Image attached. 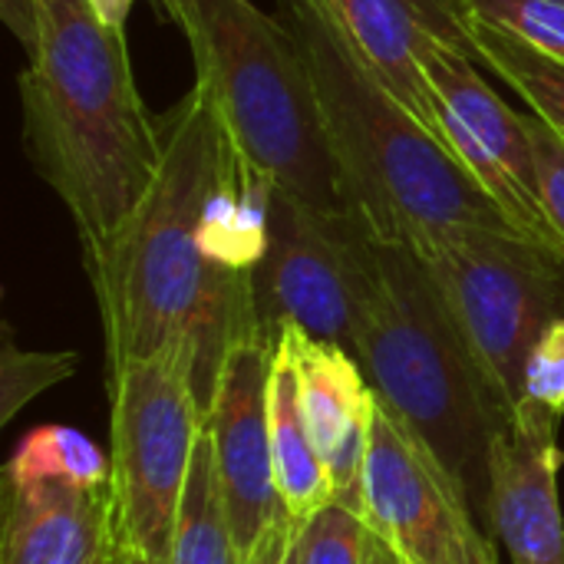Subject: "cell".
<instances>
[{
  "label": "cell",
  "instance_id": "obj_1",
  "mask_svg": "<svg viewBox=\"0 0 564 564\" xmlns=\"http://www.w3.org/2000/svg\"><path fill=\"white\" fill-rule=\"evenodd\" d=\"M159 135L162 159L149 192L96 251L83 254V268L102 324L106 373L188 347L205 410L228 350L264 330L254 271L225 268L202 248L205 205L238 165V149L202 83L159 116Z\"/></svg>",
  "mask_w": 564,
  "mask_h": 564
},
{
  "label": "cell",
  "instance_id": "obj_2",
  "mask_svg": "<svg viewBox=\"0 0 564 564\" xmlns=\"http://www.w3.org/2000/svg\"><path fill=\"white\" fill-rule=\"evenodd\" d=\"M40 36L20 73L23 149L66 205L79 251H96L142 202L159 159V119L135 86L126 30L86 0H36Z\"/></svg>",
  "mask_w": 564,
  "mask_h": 564
},
{
  "label": "cell",
  "instance_id": "obj_3",
  "mask_svg": "<svg viewBox=\"0 0 564 564\" xmlns=\"http://www.w3.org/2000/svg\"><path fill=\"white\" fill-rule=\"evenodd\" d=\"M278 17L311 73L347 208L377 241L416 248L459 225L509 228L436 129L357 53L324 0H278Z\"/></svg>",
  "mask_w": 564,
  "mask_h": 564
},
{
  "label": "cell",
  "instance_id": "obj_4",
  "mask_svg": "<svg viewBox=\"0 0 564 564\" xmlns=\"http://www.w3.org/2000/svg\"><path fill=\"white\" fill-rule=\"evenodd\" d=\"M354 357L373 390L426 436L469 496L486 502L489 443L509 413L410 245L380 241Z\"/></svg>",
  "mask_w": 564,
  "mask_h": 564
},
{
  "label": "cell",
  "instance_id": "obj_5",
  "mask_svg": "<svg viewBox=\"0 0 564 564\" xmlns=\"http://www.w3.org/2000/svg\"><path fill=\"white\" fill-rule=\"evenodd\" d=\"M185 40L238 149L281 192L330 212L347 208L304 56L254 0H195ZM350 212V208H347Z\"/></svg>",
  "mask_w": 564,
  "mask_h": 564
},
{
  "label": "cell",
  "instance_id": "obj_6",
  "mask_svg": "<svg viewBox=\"0 0 564 564\" xmlns=\"http://www.w3.org/2000/svg\"><path fill=\"white\" fill-rule=\"evenodd\" d=\"M106 393L116 552L169 564L178 502L205 426L195 354L169 347L109 370Z\"/></svg>",
  "mask_w": 564,
  "mask_h": 564
},
{
  "label": "cell",
  "instance_id": "obj_7",
  "mask_svg": "<svg viewBox=\"0 0 564 564\" xmlns=\"http://www.w3.org/2000/svg\"><path fill=\"white\" fill-rule=\"evenodd\" d=\"M436 281L502 410L522 403V370L542 330L564 317V258L516 228L459 225L413 248Z\"/></svg>",
  "mask_w": 564,
  "mask_h": 564
},
{
  "label": "cell",
  "instance_id": "obj_8",
  "mask_svg": "<svg viewBox=\"0 0 564 564\" xmlns=\"http://www.w3.org/2000/svg\"><path fill=\"white\" fill-rule=\"evenodd\" d=\"M380 241L354 212L307 205L274 185L268 248L254 271L258 314L271 337L284 324L340 344L354 334L377 281Z\"/></svg>",
  "mask_w": 564,
  "mask_h": 564
},
{
  "label": "cell",
  "instance_id": "obj_9",
  "mask_svg": "<svg viewBox=\"0 0 564 564\" xmlns=\"http://www.w3.org/2000/svg\"><path fill=\"white\" fill-rule=\"evenodd\" d=\"M360 516L403 564H499L476 525L469 489L380 393L360 482Z\"/></svg>",
  "mask_w": 564,
  "mask_h": 564
},
{
  "label": "cell",
  "instance_id": "obj_10",
  "mask_svg": "<svg viewBox=\"0 0 564 564\" xmlns=\"http://www.w3.org/2000/svg\"><path fill=\"white\" fill-rule=\"evenodd\" d=\"M420 66L436 132L463 172L489 195L509 228L562 254L539 195L529 112H516L479 73V59L453 43L430 40Z\"/></svg>",
  "mask_w": 564,
  "mask_h": 564
},
{
  "label": "cell",
  "instance_id": "obj_11",
  "mask_svg": "<svg viewBox=\"0 0 564 564\" xmlns=\"http://www.w3.org/2000/svg\"><path fill=\"white\" fill-rule=\"evenodd\" d=\"M271 360L274 337L258 330L238 340L205 406V430L215 443L218 476L228 499L238 545L248 558L258 535L288 509L281 506L271 453Z\"/></svg>",
  "mask_w": 564,
  "mask_h": 564
},
{
  "label": "cell",
  "instance_id": "obj_12",
  "mask_svg": "<svg viewBox=\"0 0 564 564\" xmlns=\"http://www.w3.org/2000/svg\"><path fill=\"white\" fill-rule=\"evenodd\" d=\"M558 423L522 403L489 443L486 512L512 564H564Z\"/></svg>",
  "mask_w": 564,
  "mask_h": 564
},
{
  "label": "cell",
  "instance_id": "obj_13",
  "mask_svg": "<svg viewBox=\"0 0 564 564\" xmlns=\"http://www.w3.org/2000/svg\"><path fill=\"white\" fill-rule=\"evenodd\" d=\"M274 344L294 367L301 413L330 476L334 499L360 509V482L377 410L373 383L347 347L321 340L297 324H284Z\"/></svg>",
  "mask_w": 564,
  "mask_h": 564
},
{
  "label": "cell",
  "instance_id": "obj_14",
  "mask_svg": "<svg viewBox=\"0 0 564 564\" xmlns=\"http://www.w3.org/2000/svg\"><path fill=\"white\" fill-rule=\"evenodd\" d=\"M344 26L357 53L377 76L433 129V99L423 76V50L430 40L453 43L476 56L469 20L459 0H324ZM440 135V132H436Z\"/></svg>",
  "mask_w": 564,
  "mask_h": 564
},
{
  "label": "cell",
  "instance_id": "obj_15",
  "mask_svg": "<svg viewBox=\"0 0 564 564\" xmlns=\"http://www.w3.org/2000/svg\"><path fill=\"white\" fill-rule=\"evenodd\" d=\"M112 552L109 486L3 479L0 564H112Z\"/></svg>",
  "mask_w": 564,
  "mask_h": 564
},
{
  "label": "cell",
  "instance_id": "obj_16",
  "mask_svg": "<svg viewBox=\"0 0 564 564\" xmlns=\"http://www.w3.org/2000/svg\"><path fill=\"white\" fill-rule=\"evenodd\" d=\"M268 410H271V453H274L278 496L288 516L294 522H304L307 516H314L334 499V489H330V476L321 463V453L301 413L294 367L278 344H274V360H271Z\"/></svg>",
  "mask_w": 564,
  "mask_h": 564
},
{
  "label": "cell",
  "instance_id": "obj_17",
  "mask_svg": "<svg viewBox=\"0 0 564 564\" xmlns=\"http://www.w3.org/2000/svg\"><path fill=\"white\" fill-rule=\"evenodd\" d=\"M169 564H245L218 476L215 443L205 426L178 502Z\"/></svg>",
  "mask_w": 564,
  "mask_h": 564
},
{
  "label": "cell",
  "instance_id": "obj_18",
  "mask_svg": "<svg viewBox=\"0 0 564 564\" xmlns=\"http://www.w3.org/2000/svg\"><path fill=\"white\" fill-rule=\"evenodd\" d=\"M476 59L492 69L539 119H545L564 139V63L542 56L506 30L469 20Z\"/></svg>",
  "mask_w": 564,
  "mask_h": 564
},
{
  "label": "cell",
  "instance_id": "obj_19",
  "mask_svg": "<svg viewBox=\"0 0 564 564\" xmlns=\"http://www.w3.org/2000/svg\"><path fill=\"white\" fill-rule=\"evenodd\" d=\"M3 479L10 482H76L109 486V456L69 426H36L13 449Z\"/></svg>",
  "mask_w": 564,
  "mask_h": 564
},
{
  "label": "cell",
  "instance_id": "obj_20",
  "mask_svg": "<svg viewBox=\"0 0 564 564\" xmlns=\"http://www.w3.org/2000/svg\"><path fill=\"white\" fill-rule=\"evenodd\" d=\"M79 367V354L73 350H20L13 340V327L3 324V350H0V423H10L17 410L36 400L43 390L69 380Z\"/></svg>",
  "mask_w": 564,
  "mask_h": 564
},
{
  "label": "cell",
  "instance_id": "obj_21",
  "mask_svg": "<svg viewBox=\"0 0 564 564\" xmlns=\"http://www.w3.org/2000/svg\"><path fill=\"white\" fill-rule=\"evenodd\" d=\"M370 529L360 509L330 499L324 509L297 522L294 562L297 564H367Z\"/></svg>",
  "mask_w": 564,
  "mask_h": 564
},
{
  "label": "cell",
  "instance_id": "obj_22",
  "mask_svg": "<svg viewBox=\"0 0 564 564\" xmlns=\"http://www.w3.org/2000/svg\"><path fill=\"white\" fill-rule=\"evenodd\" d=\"M466 20H482L549 59L564 63V0H459Z\"/></svg>",
  "mask_w": 564,
  "mask_h": 564
},
{
  "label": "cell",
  "instance_id": "obj_23",
  "mask_svg": "<svg viewBox=\"0 0 564 564\" xmlns=\"http://www.w3.org/2000/svg\"><path fill=\"white\" fill-rule=\"evenodd\" d=\"M522 403L564 416V317H555L535 340L522 370ZM519 403V406H522Z\"/></svg>",
  "mask_w": 564,
  "mask_h": 564
},
{
  "label": "cell",
  "instance_id": "obj_24",
  "mask_svg": "<svg viewBox=\"0 0 564 564\" xmlns=\"http://www.w3.org/2000/svg\"><path fill=\"white\" fill-rule=\"evenodd\" d=\"M529 139H532V155H535V172H539L542 208L564 254V139L535 112H529Z\"/></svg>",
  "mask_w": 564,
  "mask_h": 564
},
{
  "label": "cell",
  "instance_id": "obj_25",
  "mask_svg": "<svg viewBox=\"0 0 564 564\" xmlns=\"http://www.w3.org/2000/svg\"><path fill=\"white\" fill-rule=\"evenodd\" d=\"M294 542H297V522L284 512L258 535L245 564H297L294 562Z\"/></svg>",
  "mask_w": 564,
  "mask_h": 564
},
{
  "label": "cell",
  "instance_id": "obj_26",
  "mask_svg": "<svg viewBox=\"0 0 564 564\" xmlns=\"http://www.w3.org/2000/svg\"><path fill=\"white\" fill-rule=\"evenodd\" d=\"M0 17L17 43L30 53L40 36V7L36 0H0Z\"/></svg>",
  "mask_w": 564,
  "mask_h": 564
},
{
  "label": "cell",
  "instance_id": "obj_27",
  "mask_svg": "<svg viewBox=\"0 0 564 564\" xmlns=\"http://www.w3.org/2000/svg\"><path fill=\"white\" fill-rule=\"evenodd\" d=\"M86 3L93 7V13H96L102 23L119 26V30H126V20H129V13H132V7H135V0H86Z\"/></svg>",
  "mask_w": 564,
  "mask_h": 564
},
{
  "label": "cell",
  "instance_id": "obj_28",
  "mask_svg": "<svg viewBox=\"0 0 564 564\" xmlns=\"http://www.w3.org/2000/svg\"><path fill=\"white\" fill-rule=\"evenodd\" d=\"M172 20H175V26L178 30H185V23L192 20V7H195V0H155Z\"/></svg>",
  "mask_w": 564,
  "mask_h": 564
},
{
  "label": "cell",
  "instance_id": "obj_29",
  "mask_svg": "<svg viewBox=\"0 0 564 564\" xmlns=\"http://www.w3.org/2000/svg\"><path fill=\"white\" fill-rule=\"evenodd\" d=\"M367 564H403L373 532H370V542H367Z\"/></svg>",
  "mask_w": 564,
  "mask_h": 564
},
{
  "label": "cell",
  "instance_id": "obj_30",
  "mask_svg": "<svg viewBox=\"0 0 564 564\" xmlns=\"http://www.w3.org/2000/svg\"><path fill=\"white\" fill-rule=\"evenodd\" d=\"M112 564H149L145 558L132 555V552H112Z\"/></svg>",
  "mask_w": 564,
  "mask_h": 564
}]
</instances>
